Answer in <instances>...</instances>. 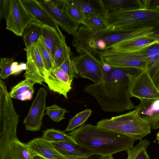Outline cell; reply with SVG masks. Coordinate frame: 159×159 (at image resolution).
<instances>
[{
  "instance_id": "obj_1",
  "label": "cell",
  "mask_w": 159,
  "mask_h": 159,
  "mask_svg": "<svg viewBox=\"0 0 159 159\" xmlns=\"http://www.w3.org/2000/svg\"><path fill=\"white\" fill-rule=\"evenodd\" d=\"M142 70L111 66L109 70L104 71L101 81L86 85L84 91L94 97L105 112L119 113L135 108L130 99L129 88Z\"/></svg>"
},
{
  "instance_id": "obj_2",
  "label": "cell",
  "mask_w": 159,
  "mask_h": 159,
  "mask_svg": "<svg viewBox=\"0 0 159 159\" xmlns=\"http://www.w3.org/2000/svg\"><path fill=\"white\" fill-rule=\"evenodd\" d=\"M77 144L93 153L103 156L127 152L135 141L127 136L89 124L84 125L68 134Z\"/></svg>"
},
{
  "instance_id": "obj_3",
  "label": "cell",
  "mask_w": 159,
  "mask_h": 159,
  "mask_svg": "<svg viewBox=\"0 0 159 159\" xmlns=\"http://www.w3.org/2000/svg\"><path fill=\"white\" fill-rule=\"evenodd\" d=\"M154 33V28L137 30L108 28L94 33L83 25L73 35L72 45L80 54L86 52L94 54L110 49L113 45L123 41L149 36Z\"/></svg>"
},
{
  "instance_id": "obj_4",
  "label": "cell",
  "mask_w": 159,
  "mask_h": 159,
  "mask_svg": "<svg viewBox=\"0 0 159 159\" xmlns=\"http://www.w3.org/2000/svg\"><path fill=\"white\" fill-rule=\"evenodd\" d=\"M108 29L139 30L159 26V11L141 9L103 14Z\"/></svg>"
},
{
  "instance_id": "obj_5",
  "label": "cell",
  "mask_w": 159,
  "mask_h": 159,
  "mask_svg": "<svg viewBox=\"0 0 159 159\" xmlns=\"http://www.w3.org/2000/svg\"><path fill=\"white\" fill-rule=\"evenodd\" d=\"M97 125L101 128L141 140L150 134L149 124L141 118L136 110L112 117L101 120Z\"/></svg>"
},
{
  "instance_id": "obj_6",
  "label": "cell",
  "mask_w": 159,
  "mask_h": 159,
  "mask_svg": "<svg viewBox=\"0 0 159 159\" xmlns=\"http://www.w3.org/2000/svg\"><path fill=\"white\" fill-rule=\"evenodd\" d=\"M19 118L12 101L7 100L0 102V159H10V145L18 139L16 132Z\"/></svg>"
},
{
  "instance_id": "obj_7",
  "label": "cell",
  "mask_w": 159,
  "mask_h": 159,
  "mask_svg": "<svg viewBox=\"0 0 159 159\" xmlns=\"http://www.w3.org/2000/svg\"><path fill=\"white\" fill-rule=\"evenodd\" d=\"M102 63L118 67H133L144 70L147 69L143 59L135 52H122L111 48L98 52Z\"/></svg>"
},
{
  "instance_id": "obj_8",
  "label": "cell",
  "mask_w": 159,
  "mask_h": 159,
  "mask_svg": "<svg viewBox=\"0 0 159 159\" xmlns=\"http://www.w3.org/2000/svg\"><path fill=\"white\" fill-rule=\"evenodd\" d=\"M78 75L97 83L101 81L104 75L103 65L94 54L86 52L73 58Z\"/></svg>"
},
{
  "instance_id": "obj_9",
  "label": "cell",
  "mask_w": 159,
  "mask_h": 159,
  "mask_svg": "<svg viewBox=\"0 0 159 159\" xmlns=\"http://www.w3.org/2000/svg\"><path fill=\"white\" fill-rule=\"evenodd\" d=\"M9 14L5 19L6 29L18 36H22L26 27L34 19L26 9L21 0H9Z\"/></svg>"
},
{
  "instance_id": "obj_10",
  "label": "cell",
  "mask_w": 159,
  "mask_h": 159,
  "mask_svg": "<svg viewBox=\"0 0 159 159\" xmlns=\"http://www.w3.org/2000/svg\"><path fill=\"white\" fill-rule=\"evenodd\" d=\"M131 97L140 101L159 98V90L155 85L147 69L142 70L133 80L129 88Z\"/></svg>"
},
{
  "instance_id": "obj_11",
  "label": "cell",
  "mask_w": 159,
  "mask_h": 159,
  "mask_svg": "<svg viewBox=\"0 0 159 159\" xmlns=\"http://www.w3.org/2000/svg\"><path fill=\"white\" fill-rule=\"evenodd\" d=\"M25 50L27 56L25 72L24 76L42 84L44 82L45 69L37 43H34Z\"/></svg>"
},
{
  "instance_id": "obj_12",
  "label": "cell",
  "mask_w": 159,
  "mask_h": 159,
  "mask_svg": "<svg viewBox=\"0 0 159 159\" xmlns=\"http://www.w3.org/2000/svg\"><path fill=\"white\" fill-rule=\"evenodd\" d=\"M48 92L44 87L40 88L32 102L23 124L27 130L35 132L40 130L42 119L46 110V99Z\"/></svg>"
},
{
  "instance_id": "obj_13",
  "label": "cell",
  "mask_w": 159,
  "mask_h": 159,
  "mask_svg": "<svg viewBox=\"0 0 159 159\" xmlns=\"http://www.w3.org/2000/svg\"><path fill=\"white\" fill-rule=\"evenodd\" d=\"M42 7L62 29L73 35L80 24L73 20L63 10L57 7L53 0H38Z\"/></svg>"
},
{
  "instance_id": "obj_14",
  "label": "cell",
  "mask_w": 159,
  "mask_h": 159,
  "mask_svg": "<svg viewBox=\"0 0 159 159\" xmlns=\"http://www.w3.org/2000/svg\"><path fill=\"white\" fill-rule=\"evenodd\" d=\"M69 75L59 67L45 70L44 82L52 91L68 98L67 93L72 89V81Z\"/></svg>"
},
{
  "instance_id": "obj_15",
  "label": "cell",
  "mask_w": 159,
  "mask_h": 159,
  "mask_svg": "<svg viewBox=\"0 0 159 159\" xmlns=\"http://www.w3.org/2000/svg\"><path fill=\"white\" fill-rule=\"evenodd\" d=\"M26 144L34 158L62 159L63 156L57 150L52 143L42 137L35 138Z\"/></svg>"
},
{
  "instance_id": "obj_16",
  "label": "cell",
  "mask_w": 159,
  "mask_h": 159,
  "mask_svg": "<svg viewBox=\"0 0 159 159\" xmlns=\"http://www.w3.org/2000/svg\"><path fill=\"white\" fill-rule=\"evenodd\" d=\"M136 108L138 115L149 124L151 129L159 128V98L141 100Z\"/></svg>"
},
{
  "instance_id": "obj_17",
  "label": "cell",
  "mask_w": 159,
  "mask_h": 159,
  "mask_svg": "<svg viewBox=\"0 0 159 159\" xmlns=\"http://www.w3.org/2000/svg\"><path fill=\"white\" fill-rule=\"evenodd\" d=\"M24 6L35 21L43 26L61 32L59 26L41 6L38 0H21Z\"/></svg>"
},
{
  "instance_id": "obj_18",
  "label": "cell",
  "mask_w": 159,
  "mask_h": 159,
  "mask_svg": "<svg viewBox=\"0 0 159 159\" xmlns=\"http://www.w3.org/2000/svg\"><path fill=\"white\" fill-rule=\"evenodd\" d=\"M159 41V34L149 36L135 38L123 41L112 46L111 48L120 52H135Z\"/></svg>"
},
{
  "instance_id": "obj_19",
  "label": "cell",
  "mask_w": 159,
  "mask_h": 159,
  "mask_svg": "<svg viewBox=\"0 0 159 159\" xmlns=\"http://www.w3.org/2000/svg\"><path fill=\"white\" fill-rule=\"evenodd\" d=\"M103 14L120 11L144 9L142 0H96Z\"/></svg>"
},
{
  "instance_id": "obj_20",
  "label": "cell",
  "mask_w": 159,
  "mask_h": 159,
  "mask_svg": "<svg viewBox=\"0 0 159 159\" xmlns=\"http://www.w3.org/2000/svg\"><path fill=\"white\" fill-rule=\"evenodd\" d=\"M145 61L152 79L159 66V41L135 52Z\"/></svg>"
},
{
  "instance_id": "obj_21",
  "label": "cell",
  "mask_w": 159,
  "mask_h": 159,
  "mask_svg": "<svg viewBox=\"0 0 159 159\" xmlns=\"http://www.w3.org/2000/svg\"><path fill=\"white\" fill-rule=\"evenodd\" d=\"M41 36L53 62L57 47L62 41L65 40V37L61 32H58L43 26Z\"/></svg>"
},
{
  "instance_id": "obj_22",
  "label": "cell",
  "mask_w": 159,
  "mask_h": 159,
  "mask_svg": "<svg viewBox=\"0 0 159 159\" xmlns=\"http://www.w3.org/2000/svg\"><path fill=\"white\" fill-rule=\"evenodd\" d=\"M35 84L34 81L25 78L11 89L9 93L11 97L22 101L31 100L34 92V85Z\"/></svg>"
},
{
  "instance_id": "obj_23",
  "label": "cell",
  "mask_w": 159,
  "mask_h": 159,
  "mask_svg": "<svg viewBox=\"0 0 159 159\" xmlns=\"http://www.w3.org/2000/svg\"><path fill=\"white\" fill-rule=\"evenodd\" d=\"M52 143L57 150L64 156L85 157L93 153L77 144L65 142Z\"/></svg>"
},
{
  "instance_id": "obj_24",
  "label": "cell",
  "mask_w": 159,
  "mask_h": 159,
  "mask_svg": "<svg viewBox=\"0 0 159 159\" xmlns=\"http://www.w3.org/2000/svg\"><path fill=\"white\" fill-rule=\"evenodd\" d=\"M53 1L57 7L64 10L73 20L82 24L84 16L74 0H53Z\"/></svg>"
},
{
  "instance_id": "obj_25",
  "label": "cell",
  "mask_w": 159,
  "mask_h": 159,
  "mask_svg": "<svg viewBox=\"0 0 159 159\" xmlns=\"http://www.w3.org/2000/svg\"><path fill=\"white\" fill-rule=\"evenodd\" d=\"M43 26L39 23L33 21L26 27L22 35L25 48L37 43L41 36Z\"/></svg>"
},
{
  "instance_id": "obj_26",
  "label": "cell",
  "mask_w": 159,
  "mask_h": 159,
  "mask_svg": "<svg viewBox=\"0 0 159 159\" xmlns=\"http://www.w3.org/2000/svg\"><path fill=\"white\" fill-rule=\"evenodd\" d=\"M8 157L10 159H34L27 144L21 142L18 139L10 145Z\"/></svg>"
},
{
  "instance_id": "obj_27",
  "label": "cell",
  "mask_w": 159,
  "mask_h": 159,
  "mask_svg": "<svg viewBox=\"0 0 159 159\" xmlns=\"http://www.w3.org/2000/svg\"><path fill=\"white\" fill-rule=\"evenodd\" d=\"M42 138L52 143L68 142L77 144L74 138L64 131L48 129L43 131Z\"/></svg>"
},
{
  "instance_id": "obj_28",
  "label": "cell",
  "mask_w": 159,
  "mask_h": 159,
  "mask_svg": "<svg viewBox=\"0 0 159 159\" xmlns=\"http://www.w3.org/2000/svg\"><path fill=\"white\" fill-rule=\"evenodd\" d=\"M82 24L94 33L108 28L103 15L85 17Z\"/></svg>"
},
{
  "instance_id": "obj_29",
  "label": "cell",
  "mask_w": 159,
  "mask_h": 159,
  "mask_svg": "<svg viewBox=\"0 0 159 159\" xmlns=\"http://www.w3.org/2000/svg\"><path fill=\"white\" fill-rule=\"evenodd\" d=\"M71 55L70 48L66 45L65 40L62 41L56 48L53 62L54 68L59 67Z\"/></svg>"
},
{
  "instance_id": "obj_30",
  "label": "cell",
  "mask_w": 159,
  "mask_h": 159,
  "mask_svg": "<svg viewBox=\"0 0 159 159\" xmlns=\"http://www.w3.org/2000/svg\"><path fill=\"white\" fill-rule=\"evenodd\" d=\"M92 113V110L86 109L78 113L70 120L68 125L65 131H71L76 128L84 125Z\"/></svg>"
},
{
  "instance_id": "obj_31",
  "label": "cell",
  "mask_w": 159,
  "mask_h": 159,
  "mask_svg": "<svg viewBox=\"0 0 159 159\" xmlns=\"http://www.w3.org/2000/svg\"><path fill=\"white\" fill-rule=\"evenodd\" d=\"M75 3L80 7L84 17L91 16L103 15L100 8H98L93 5L90 1L74 0Z\"/></svg>"
},
{
  "instance_id": "obj_32",
  "label": "cell",
  "mask_w": 159,
  "mask_h": 159,
  "mask_svg": "<svg viewBox=\"0 0 159 159\" xmlns=\"http://www.w3.org/2000/svg\"><path fill=\"white\" fill-rule=\"evenodd\" d=\"M45 114L49 116L51 120L58 122L64 119L65 114L69 112L66 109L61 107L56 104L46 107Z\"/></svg>"
},
{
  "instance_id": "obj_33",
  "label": "cell",
  "mask_w": 159,
  "mask_h": 159,
  "mask_svg": "<svg viewBox=\"0 0 159 159\" xmlns=\"http://www.w3.org/2000/svg\"><path fill=\"white\" fill-rule=\"evenodd\" d=\"M39 49L45 69L47 70L54 68L53 61L51 57L46 48L41 36L37 42Z\"/></svg>"
},
{
  "instance_id": "obj_34",
  "label": "cell",
  "mask_w": 159,
  "mask_h": 159,
  "mask_svg": "<svg viewBox=\"0 0 159 159\" xmlns=\"http://www.w3.org/2000/svg\"><path fill=\"white\" fill-rule=\"evenodd\" d=\"M14 59L1 58L0 59V76L1 79H5L10 75L15 74Z\"/></svg>"
},
{
  "instance_id": "obj_35",
  "label": "cell",
  "mask_w": 159,
  "mask_h": 159,
  "mask_svg": "<svg viewBox=\"0 0 159 159\" xmlns=\"http://www.w3.org/2000/svg\"><path fill=\"white\" fill-rule=\"evenodd\" d=\"M59 67L66 73L71 80H73L74 78H78V74L73 60L71 59L70 56L68 57Z\"/></svg>"
},
{
  "instance_id": "obj_36",
  "label": "cell",
  "mask_w": 159,
  "mask_h": 159,
  "mask_svg": "<svg viewBox=\"0 0 159 159\" xmlns=\"http://www.w3.org/2000/svg\"><path fill=\"white\" fill-rule=\"evenodd\" d=\"M150 143L147 139L140 140L137 145L126 152L128 155L126 159H134L141 151L147 148Z\"/></svg>"
},
{
  "instance_id": "obj_37",
  "label": "cell",
  "mask_w": 159,
  "mask_h": 159,
  "mask_svg": "<svg viewBox=\"0 0 159 159\" xmlns=\"http://www.w3.org/2000/svg\"><path fill=\"white\" fill-rule=\"evenodd\" d=\"M9 0H0V19L7 17L9 11Z\"/></svg>"
},
{
  "instance_id": "obj_38",
  "label": "cell",
  "mask_w": 159,
  "mask_h": 159,
  "mask_svg": "<svg viewBox=\"0 0 159 159\" xmlns=\"http://www.w3.org/2000/svg\"><path fill=\"white\" fill-rule=\"evenodd\" d=\"M144 9L159 11V0H142Z\"/></svg>"
},
{
  "instance_id": "obj_39",
  "label": "cell",
  "mask_w": 159,
  "mask_h": 159,
  "mask_svg": "<svg viewBox=\"0 0 159 159\" xmlns=\"http://www.w3.org/2000/svg\"><path fill=\"white\" fill-rule=\"evenodd\" d=\"M104 157L95 153L85 157H77L63 156L62 159H103Z\"/></svg>"
},
{
  "instance_id": "obj_40",
  "label": "cell",
  "mask_w": 159,
  "mask_h": 159,
  "mask_svg": "<svg viewBox=\"0 0 159 159\" xmlns=\"http://www.w3.org/2000/svg\"><path fill=\"white\" fill-rule=\"evenodd\" d=\"M146 149H145L141 151L134 159H150L147 152Z\"/></svg>"
},
{
  "instance_id": "obj_41",
  "label": "cell",
  "mask_w": 159,
  "mask_h": 159,
  "mask_svg": "<svg viewBox=\"0 0 159 159\" xmlns=\"http://www.w3.org/2000/svg\"><path fill=\"white\" fill-rule=\"evenodd\" d=\"M152 79L155 85L159 90V66Z\"/></svg>"
},
{
  "instance_id": "obj_42",
  "label": "cell",
  "mask_w": 159,
  "mask_h": 159,
  "mask_svg": "<svg viewBox=\"0 0 159 159\" xmlns=\"http://www.w3.org/2000/svg\"><path fill=\"white\" fill-rule=\"evenodd\" d=\"M103 159H113V157L112 155L104 157Z\"/></svg>"
},
{
  "instance_id": "obj_43",
  "label": "cell",
  "mask_w": 159,
  "mask_h": 159,
  "mask_svg": "<svg viewBox=\"0 0 159 159\" xmlns=\"http://www.w3.org/2000/svg\"><path fill=\"white\" fill-rule=\"evenodd\" d=\"M156 139L158 143L159 144V131L157 134Z\"/></svg>"
},
{
  "instance_id": "obj_44",
  "label": "cell",
  "mask_w": 159,
  "mask_h": 159,
  "mask_svg": "<svg viewBox=\"0 0 159 159\" xmlns=\"http://www.w3.org/2000/svg\"><path fill=\"white\" fill-rule=\"evenodd\" d=\"M34 159H41V158H38L35 157V158H34Z\"/></svg>"
}]
</instances>
